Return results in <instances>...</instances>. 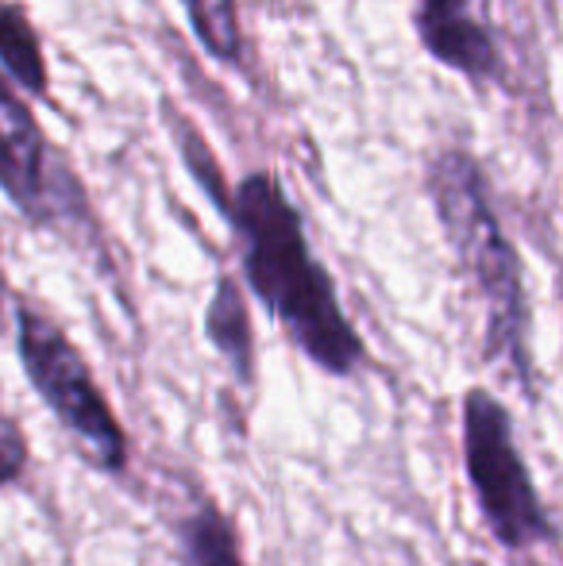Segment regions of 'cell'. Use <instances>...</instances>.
Returning <instances> with one entry per match:
<instances>
[{
    "label": "cell",
    "instance_id": "ba28073f",
    "mask_svg": "<svg viewBox=\"0 0 563 566\" xmlns=\"http://www.w3.org/2000/svg\"><path fill=\"white\" fill-rule=\"evenodd\" d=\"M174 536H178L181 566H251L236 521L205 490H197L181 509V516L174 521Z\"/></svg>",
    "mask_w": 563,
    "mask_h": 566
},
{
    "label": "cell",
    "instance_id": "52a82bcc",
    "mask_svg": "<svg viewBox=\"0 0 563 566\" xmlns=\"http://www.w3.org/2000/svg\"><path fill=\"white\" fill-rule=\"evenodd\" d=\"M205 339L212 343L220 358L228 363L232 378L243 389H256L259 358H256V324H251V305L240 277L220 274L212 285V297L205 305Z\"/></svg>",
    "mask_w": 563,
    "mask_h": 566
},
{
    "label": "cell",
    "instance_id": "5b68a950",
    "mask_svg": "<svg viewBox=\"0 0 563 566\" xmlns=\"http://www.w3.org/2000/svg\"><path fill=\"white\" fill-rule=\"evenodd\" d=\"M0 189L31 224L85 220L77 181L46 143L39 119L0 74Z\"/></svg>",
    "mask_w": 563,
    "mask_h": 566
},
{
    "label": "cell",
    "instance_id": "9c48e42d",
    "mask_svg": "<svg viewBox=\"0 0 563 566\" xmlns=\"http://www.w3.org/2000/svg\"><path fill=\"white\" fill-rule=\"evenodd\" d=\"M0 66L31 97H46L51 93L43 43H39L28 12L15 4H0Z\"/></svg>",
    "mask_w": 563,
    "mask_h": 566
},
{
    "label": "cell",
    "instance_id": "7a4b0ae2",
    "mask_svg": "<svg viewBox=\"0 0 563 566\" xmlns=\"http://www.w3.org/2000/svg\"><path fill=\"white\" fill-rule=\"evenodd\" d=\"M428 197L482 316V363L502 366L525 401H536L533 316H529L525 270L490 201L482 166L467 150H440L428 163Z\"/></svg>",
    "mask_w": 563,
    "mask_h": 566
},
{
    "label": "cell",
    "instance_id": "8992f818",
    "mask_svg": "<svg viewBox=\"0 0 563 566\" xmlns=\"http://www.w3.org/2000/svg\"><path fill=\"white\" fill-rule=\"evenodd\" d=\"M414 28L425 51L471 85H490L502 74V54L475 0H417Z\"/></svg>",
    "mask_w": 563,
    "mask_h": 566
},
{
    "label": "cell",
    "instance_id": "30bf717a",
    "mask_svg": "<svg viewBox=\"0 0 563 566\" xmlns=\"http://www.w3.org/2000/svg\"><path fill=\"white\" fill-rule=\"evenodd\" d=\"M23 467H28V440L15 428V420H8L0 412V485L15 482L23 474Z\"/></svg>",
    "mask_w": 563,
    "mask_h": 566
},
{
    "label": "cell",
    "instance_id": "277c9868",
    "mask_svg": "<svg viewBox=\"0 0 563 566\" xmlns=\"http://www.w3.org/2000/svg\"><path fill=\"white\" fill-rule=\"evenodd\" d=\"M15 347H20L23 374L31 378L35 394L59 417V424L82 443L85 459L97 470L121 474L128 467V432L66 332L43 308L20 301L15 305Z\"/></svg>",
    "mask_w": 563,
    "mask_h": 566
},
{
    "label": "cell",
    "instance_id": "6da1fadb",
    "mask_svg": "<svg viewBox=\"0 0 563 566\" xmlns=\"http://www.w3.org/2000/svg\"><path fill=\"white\" fill-rule=\"evenodd\" d=\"M240 254V274L251 297L267 308L285 339L329 378H355L367 366V343L313 254L305 220L285 197L279 174L251 170L217 201Z\"/></svg>",
    "mask_w": 563,
    "mask_h": 566
},
{
    "label": "cell",
    "instance_id": "8fae6325",
    "mask_svg": "<svg viewBox=\"0 0 563 566\" xmlns=\"http://www.w3.org/2000/svg\"><path fill=\"white\" fill-rule=\"evenodd\" d=\"M513 566H549V563H541V559H525V555H518V563Z\"/></svg>",
    "mask_w": 563,
    "mask_h": 566
},
{
    "label": "cell",
    "instance_id": "3957f363",
    "mask_svg": "<svg viewBox=\"0 0 563 566\" xmlns=\"http://www.w3.org/2000/svg\"><path fill=\"white\" fill-rule=\"evenodd\" d=\"M459 448L479 516L502 552L529 555L556 544L560 528L521 454L513 412L487 386H471L459 401Z\"/></svg>",
    "mask_w": 563,
    "mask_h": 566
},
{
    "label": "cell",
    "instance_id": "7c38bea8",
    "mask_svg": "<svg viewBox=\"0 0 563 566\" xmlns=\"http://www.w3.org/2000/svg\"><path fill=\"white\" fill-rule=\"evenodd\" d=\"M556 293H560V308H563V270H560V277H556Z\"/></svg>",
    "mask_w": 563,
    "mask_h": 566
},
{
    "label": "cell",
    "instance_id": "4fadbf2b",
    "mask_svg": "<svg viewBox=\"0 0 563 566\" xmlns=\"http://www.w3.org/2000/svg\"><path fill=\"white\" fill-rule=\"evenodd\" d=\"M0 293H4V285H0Z\"/></svg>",
    "mask_w": 563,
    "mask_h": 566
}]
</instances>
